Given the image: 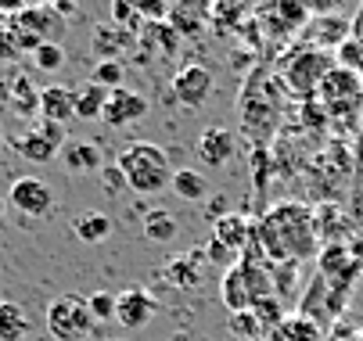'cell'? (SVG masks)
<instances>
[{"label": "cell", "mask_w": 363, "mask_h": 341, "mask_svg": "<svg viewBox=\"0 0 363 341\" xmlns=\"http://www.w3.org/2000/svg\"><path fill=\"white\" fill-rule=\"evenodd\" d=\"M255 241L263 255L270 259V266L277 262H302L320 255V237H317V223H313V209L306 202H277L267 209V216L259 219Z\"/></svg>", "instance_id": "obj_1"}, {"label": "cell", "mask_w": 363, "mask_h": 341, "mask_svg": "<svg viewBox=\"0 0 363 341\" xmlns=\"http://www.w3.org/2000/svg\"><path fill=\"white\" fill-rule=\"evenodd\" d=\"M284 108V86L274 72L255 69L245 79V90L238 97V115H241V133L252 140V148H270V137L281 122Z\"/></svg>", "instance_id": "obj_2"}, {"label": "cell", "mask_w": 363, "mask_h": 341, "mask_svg": "<svg viewBox=\"0 0 363 341\" xmlns=\"http://www.w3.org/2000/svg\"><path fill=\"white\" fill-rule=\"evenodd\" d=\"M116 166L123 169L126 187L133 194H140V198H151V194H159L173 183V162H169L166 148H159L151 140H133L119 155Z\"/></svg>", "instance_id": "obj_3"}, {"label": "cell", "mask_w": 363, "mask_h": 341, "mask_svg": "<svg viewBox=\"0 0 363 341\" xmlns=\"http://www.w3.org/2000/svg\"><path fill=\"white\" fill-rule=\"evenodd\" d=\"M331 69H335V54L317 51V47H306V43H295L281 58L277 79H281L284 93L302 105V101H313L317 97V90H320V83Z\"/></svg>", "instance_id": "obj_4"}, {"label": "cell", "mask_w": 363, "mask_h": 341, "mask_svg": "<svg viewBox=\"0 0 363 341\" xmlns=\"http://www.w3.org/2000/svg\"><path fill=\"white\" fill-rule=\"evenodd\" d=\"M317 101L328 112V122L345 129V133H359L363 122V79L349 69H331L317 90Z\"/></svg>", "instance_id": "obj_5"}, {"label": "cell", "mask_w": 363, "mask_h": 341, "mask_svg": "<svg viewBox=\"0 0 363 341\" xmlns=\"http://www.w3.org/2000/svg\"><path fill=\"white\" fill-rule=\"evenodd\" d=\"M94 323L97 320L90 316L86 299H79V295H58L47 306V330L58 341H83L94 334Z\"/></svg>", "instance_id": "obj_6"}, {"label": "cell", "mask_w": 363, "mask_h": 341, "mask_svg": "<svg viewBox=\"0 0 363 341\" xmlns=\"http://www.w3.org/2000/svg\"><path fill=\"white\" fill-rule=\"evenodd\" d=\"M8 29L15 33V40H18V47H22V54H26V51H36V47H43V43H58L65 22L58 18L55 8H47V4H29L22 15H15V18L8 22Z\"/></svg>", "instance_id": "obj_7"}, {"label": "cell", "mask_w": 363, "mask_h": 341, "mask_svg": "<svg viewBox=\"0 0 363 341\" xmlns=\"http://www.w3.org/2000/svg\"><path fill=\"white\" fill-rule=\"evenodd\" d=\"M252 18L259 22V29H263L267 36H274V40H288V36H298V33L306 29V22L313 18V15H309V8L298 4V0H277V4L255 8Z\"/></svg>", "instance_id": "obj_8"}, {"label": "cell", "mask_w": 363, "mask_h": 341, "mask_svg": "<svg viewBox=\"0 0 363 341\" xmlns=\"http://www.w3.org/2000/svg\"><path fill=\"white\" fill-rule=\"evenodd\" d=\"M8 202L22 212V216H29V219H43V216H50L55 212V190H50V183L47 180H40V176H18L15 183H11V190H8Z\"/></svg>", "instance_id": "obj_9"}, {"label": "cell", "mask_w": 363, "mask_h": 341, "mask_svg": "<svg viewBox=\"0 0 363 341\" xmlns=\"http://www.w3.org/2000/svg\"><path fill=\"white\" fill-rule=\"evenodd\" d=\"M349 36H352V18H345L342 11H335V15H313V18H309L306 29L298 33V43L335 54Z\"/></svg>", "instance_id": "obj_10"}, {"label": "cell", "mask_w": 363, "mask_h": 341, "mask_svg": "<svg viewBox=\"0 0 363 341\" xmlns=\"http://www.w3.org/2000/svg\"><path fill=\"white\" fill-rule=\"evenodd\" d=\"M173 97H177V105L180 108H201L205 101L213 97V72L205 69V65H184L177 76H173Z\"/></svg>", "instance_id": "obj_11"}, {"label": "cell", "mask_w": 363, "mask_h": 341, "mask_svg": "<svg viewBox=\"0 0 363 341\" xmlns=\"http://www.w3.org/2000/svg\"><path fill=\"white\" fill-rule=\"evenodd\" d=\"M238 151V144H234V133L227 126H209V129H201V137L194 140V155L201 158L205 169H220L234 158Z\"/></svg>", "instance_id": "obj_12"}, {"label": "cell", "mask_w": 363, "mask_h": 341, "mask_svg": "<svg viewBox=\"0 0 363 341\" xmlns=\"http://www.w3.org/2000/svg\"><path fill=\"white\" fill-rule=\"evenodd\" d=\"M155 309H159V302H155L144 287H123L116 295V323H123L126 330L144 327L155 316Z\"/></svg>", "instance_id": "obj_13"}, {"label": "cell", "mask_w": 363, "mask_h": 341, "mask_svg": "<svg viewBox=\"0 0 363 341\" xmlns=\"http://www.w3.org/2000/svg\"><path fill=\"white\" fill-rule=\"evenodd\" d=\"M144 115H147V101H144L140 93L126 90V86L112 90V93H108V101H105V112H101V119H105L112 129H119V126H133V122H140Z\"/></svg>", "instance_id": "obj_14"}, {"label": "cell", "mask_w": 363, "mask_h": 341, "mask_svg": "<svg viewBox=\"0 0 363 341\" xmlns=\"http://www.w3.org/2000/svg\"><path fill=\"white\" fill-rule=\"evenodd\" d=\"M130 47H137V36L112 25V22H101L94 25V36H90V51L97 54V62H119Z\"/></svg>", "instance_id": "obj_15"}, {"label": "cell", "mask_w": 363, "mask_h": 341, "mask_svg": "<svg viewBox=\"0 0 363 341\" xmlns=\"http://www.w3.org/2000/svg\"><path fill=\"white\" fill-rule=\"evenodd\" d=\"M40 119L65 126L69 119H76V86H43L40 90Z\"/></svg>", "instance_id": "obj_16"}, {"label": "cell", "mask_w": 363, "mask_h": 341, "mask_svg": "<svg viewBox=\"0 0 363 341\" xmlns=\"http://www.w3.org/2000/svg\"><path fill=\"white\" fill-rule=\"evenodd\" d=\"M62 162L69 173H101L105 169V158H101V148L94 140H65Z\"/></svg>", "instance_id": "obj_17"}, {"label": "cell", "mask_w": 363, "mask_h": 341, "mask_svg": "<svg viewBox=\"0 0 363 341\" xmlns=\"http://www.w3.org/2000/svg\"><path fill=\"white\" fill-rule=\"evenodd\" d=\"M248 237H252V223L241 216V212H227L223 219L213 223V241H220V245H227L230 252H245L248 245Z\"/></svg>", "instance_id": "obj_18"}, {"label": "cell", "mask_w": 363, "mask_h": 341, "mask_svg": "<svg viewBox=\"0 0 363 341\" xmlns=\"http://www.w3.org/2000/svg\"><path fill=\"white\" fill-rule=\"evenodd\" d=\"M220 299H223V306H227L230 313H248V309H252V295H248V280H245L241 262H234V266L223 273V280H220Z\"/></svg>", "instance_id": "obj_19"}, {"label": "cell", "mask_w": 363, "mask_h": 341, "mask_svg": "<svg viewBox=\"0 0 363 341\" xmlns=\"http://www.w3.org/2000/svg\"><path fill=\"white\" fill-rule=\"evenodd\" d=\"M267 341H324V330H320L317 320H309V316L295 313V316H284L281 327L270 330Z\"/></svg>", "instance_id": "obj_20"}, {"label": "cell", "mask_w": 363, "mask_h": 341, "mask_svg": "<svg viewBox=\"0 0 363 341\" xmlns=\"http://www.w3.org/2000/svg\"><path fill=\"white\" fill-rule=\"evenodd\" d=\"M8 105H11V112L15 115H33V112H40V90H36V83L26 76V72H18L15 79H11V86H8Z\"/></svg>", "instance_id": "obj_21"}, {"label": "cell", "mask_w": 363, "mask_h": 341, "mask_svg": "<svg viewBox=\"0 0 363 341\" xmlns=\"http://www.w3.org/2000/svg\"><path fill=\"white\" fill-rule=\"evenodd\" d=\"M108 93L105 86H97L94 79L79 83L76 86V119H101V112H105V101H108Z\"/></svg>", "instance_id": "obj_22"}, {"label": "cell", "mask_w": 363, "mask_h": 341, "mask_svg": "<svg viewBox=\"0 0 363 341\" xmlns=\"http://www.w3.org/2000/svg\"><path fill=\"white\" fill-rule=\"evenodd\" d=\"M144 237L147 241H155V245H166V241H173L177 233H180V223H177V216L173 212H166V209H151V212H144Z\"/></svg>", "instance_id": "obj_23"}, {"label": "cell", "mask_w": 363, "mask_h": 341, "mask_svg": "<svg viewBox=\"0 0 363 341\" xmlns=\"http://www.w3.org/2000/svg\"><path fill=\"white\" fill-rule=\"evenodd\" d=\"M15 151L22 158H29V162H50L55 155H62V148H55V144H50L40 129H33V126H29V133H22L15 140Z\"/></svg>", "instance_id": "obj_24"}, {"label": "cell", "mask_w": 363, "mask_h": 341, "mask_svg": "<svg viewBox=\"0 0 363 341\" xmlns=\"http://www.w3.org/2000/svg\"><path fill=\"white\" fill-rule=\"evenodd\" d=\"M29 334V313L18 302H0V341H22Z\"/></svg>", "instance_id": "obj_25"}, {"label": "cell", "mask_w": 363, "mask_h": 341, "mask_svg": "<svg viewBox=\"0 0 363 341\" xmlns=\"http://www.w3.org/2000/svg\"><path fill=\"white\" fill-rule=\"evenodd\" d=\"M72 230H76L79 241H86V245H97V241H105V237L112 233V219H108L105 212H83V216H76Z\"/></svg>", "instance_id": "obj_26"}, {"label": "cell", "mask_w": 363, "mask_h": 341, "mask_svg": "<svg viewBox=\"0 0 363 341\" xmlns=\"http://www.w3.org/2000/svg\"><path fill=\"white\" fill-rule=\"evenodd\" d=\"M173 194L184 202H201L205 190H209V183H205V176L198 169H173Z\"/></svg>", "instance_id": "obj_27"}, {"label": "cell", "mask_w": 363, "mask_h": 341, "mask_svg": "<svg viewBox=\"0 0 363 341\" xmlns=\"http://www.w3.org/2000/svg\"><path fill=\"white\" fill-rule=\"evenodd\" d=\"M201 259H205V252H191V255L169 262V277H173V284H177L180 291L198 287V280H201Z\"/></svg>", "instance_id": "obj_28"}, {"label": "cell", "mask_w": 363, "mask_h": 341, "mask_svg": "<svg viewBox=\"0 0 363 341\" xmlns=\"http://www.w3.org/2000/svg\"><path fill=\"white\" fill-rule=\"evenodd\" d=\"M166 22L177 29V36H198V29H201V8H194V4H173L169 15H166Z\"/></svg>", "instance_id": "obj_29"}, {"label": "cell", "mask_w": 363, "mask_h": 341, "mask_svg": "<svg viewBox=\"0 0 363 341\" xmlns=\"http://www.w3.org/2000/svg\"><path fill=\"white\" fill-rule=\"evenodd\" d=\"M252 316H255L259 330H263V334L270 337V330H277V327H281V320H284L288 313H284L281 299L274 295V299H263V302H255V306H252Z\"/></svg>", "instance_id": "obj_30"}, {"label": "cell", "mask_w": 363, "mask_h": 341, "mask_svg": "<svg viewBox=\"0 0 363 341\" xmlns=\"http://www.w3.org/2000/svg\"><path fill=\"white\" fill-rule=\"evenodd\" d=\"M209 18H213V25L220 29V33H238V25L248 18V8H241V4H213L209 8Z\"/></svg>", "instance_id": "obj_31"}, {"label": "cell", "mask_w": 363, "mask_h": 341, "mask_svg": "<svg viewBox=\"0 0 363 341\" xmlns=\"http://www.w3.org/2000/svg\"><path fill=\"white\" fill-rule=\"evenodd\" d=\"M270 173H274V151L270 148H252V180H255L259 194H267Z\"/></svg>", "instance_id": "obj_32"}, {"label": "cell", "mask_w": 363, "mask_h": 341, "mask_svg": "<svg viewBox=\"0 0 363 341\" xmlns=\"http://www.w3.org/2000/svg\"><path fill=\"white\" fill-rule=\"evenodd\" d=\"M123 76H126L123 62H97L94 72H90V79H94L97 86H105V90H119V86H123Z\"/></svg>", "instance_id": "obj_33"}, {"label": "cell", "mask_w": 363, "mask_h": 341, "mask_svg": "<svg viewBox=\"0 0 363 341\" xmlns=\"http://www.w3.org/2000/svg\"><path fill=\"white\" fill-rule=\"evenodd\" d=\"M33 62H36L40 72H58L65 65V47L62 43H43L33 51Z\"/></svg>", "instance_id": "obj_34"}, {"label": "cell", "mask_w": 363, "mask_h": 341, "mask_svg": "<svg viewBox=\"0 0 363 341\" xmlns=\"http://www.w3.org/2000/svg\"><path fill=\"white\" fill-rule=\"evenodd\" d=\"M335 65H338V69H349V72L359 76V69H363V43L349 36V40L338 47V51H335Z\"/></svg>", "instance_id": "obj_35"}, {"label": "cell", "mask_w": 363, "mask_h": 341, "mask_svg": "<svg viewBox=\"0 0 363 341\" xmlns=\"http://www.w3.org/2000/svg\"><path fill=\"white\" fill-rule=\"evenodd\" d=\"M86 306H90L94 320H116V295L112 291H94V295L86 299Z\"/></svg>", "instance_id": "obj_36"}, {"label": "cell", "mask_w": 363, "mask_h": 341, "mask_svg": "<svg viewBox=\"0 0 363 341\" xmlns=\"http://www.w3.org/2000/svg\"><path fill=\"white\" fill-rule=\"evenodd\" d=\"M205 259L216 262V266H223V270H230L241 255H238V252H230L227 245H220V241H213V237H209V245H205Z\"/></svg>", "instance_id": "obj_37"}, {"label": "cell", "mask_w": 363, "mask_h": 341, "mask_svg": "<svg viewBox=\"0 0 363 341\" xmlns=\"http://www.w3.org/2000/svg\"><path fill=\"white\" fill-rule=\"evenodd\" d=\"M227 323H230V330L241 334V337H259V334H263V330H259V323H255V316H252V309H248V313H230Z\"/></svg>", "instance_id": "obj_38"}, {"label": "cell", "mask_w": 363, "mask_h": 341, "mask_svg": "<svg viewBox=\"0 0 363 341\" xmlns=\"http://www.w3.org/2000/svg\"><path fill=\"white\" fill-rule=\"evenodd\" d=\"M18 58H22V47H18L15 33L4 25L0 29V62H18Z\"/></svg>", "instance_id": "obj_39"}, {"label": "cell", "mask_w": 363, "mask_h": 341, "mask_svg": "<svg viewBox=\"0 0 363 341\" xmlns=\"http://www.w3.org/2000/svg\"><path fill=\"white\" fill-rule=\"evenodd\" d=\"M137 15H140L144 22H166L169 4H162V0H144V4H137Z\"/></svg>", "instance_id": "obj_40"}, {"label": "cell", "mask_w": 363, "mask_h": 341, "mask_svg": "<svg viewBox=\"0 0 363 341\" xmlns=\"http://www.w3.org/2000/svg\"><path fill=\"white\" fill-rule=\"evenodd\" d=\"M101 187H105L108 194H119L123 187H126V176H123V169L112 162V166H105L101 169Z\"/></svg>", "instance_id": "obj_41"}, {"label": "cell", "mask_w": 363, "mask_h": 341, "mask_svg": "<svg viewBox=\"0 0 363 341\" xmlns=\"http://www.w3.org/2000/svg\"><path fill=\"white\" fill-rule=\"evenodd\" d=\"M33 129H40V133L50 140V144H55V148H65V140H69V137H65V126H58V122H47V119H40Z\"/></svg>", "instance_id": "obj_42"}, {"label": "cell", "mask_w": 363, "mask_h": 341, "mask_svg": "<svg viewBox=\"0 0 363 341\" xmlns=\"http://www.w3.org/2000/svg\"><path fill=\"white\" fill-rule=\"evenodd\" d=\"M26 8H29V0H0V15H8V22L15 15H22Z\"/></svg>", "instance_id": "obj_43"}, {"label": "cell", "mask_w": 363, "mask_h": 341, "mask_svg": "<svg viewBox=\"0 0 363 341\" xmlns=\"http://www.w3.org/2000/svg\"><path fill=\"white\" fill-rule=\"evenodd\" d=\"M352 40L363 43V4H359V11H356V18H352Z\"/></svg>", "instance_id": "obj_44"}, {"label": "cell", "mask_w": 363, "mask_h": 341, "mask_svg": "<svg viewBox=\"0 0 363 341\" xmlns=\"http://www.w3.org/2000/svg\"><path fill=\"white\" fill-rule=\"evenodd\" d=\"M4 205H8V198H4V194H0V216H4Z\"/></svg>", "instance_id": "obj_45"}, {"label": "cell", "mask_w": 363, "mask_h": 341, "mask_svg": "<svg viewBox=\"0 0 363 341\" xmlns=\"http://www.w3.org/2000/svg\"><path fill=\"white\" fill-rule=\"evenodd\" d=\"M0 151H4V129H0Z\"/></svg>", "instance_id": "obj_46"}, {"label": "cell", "mask_w": 363, "mask_h": 341, "mask_svg": "<svg viewBox=\"0 0 363 341\" xmlns=\"http://www.w3.org/2000/svg\"><path fill=\"white\" fill-rule=\"evenodd\" d=\"M356 341H363V327H359V334H356Z\"/></svg>", "instance_id": "obj_47"}, {"label": "cell", "mask_w": 363, "mask_h": 341, "mask_svg": "<svg viewBox=\"0 0 363 341\" xmlns=\"http://www.w3.org/2000/svg\"><path fill=\"white\" fill-rule=\"evenodd\" d=\"M119 341H123V337H119Z\"/></svg>", "instance_id": "obj_48"}]
</instances>
